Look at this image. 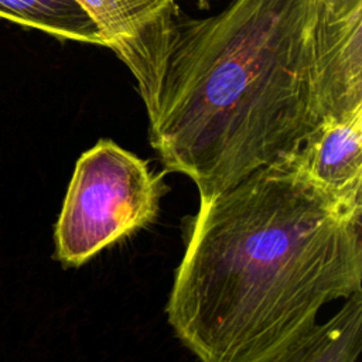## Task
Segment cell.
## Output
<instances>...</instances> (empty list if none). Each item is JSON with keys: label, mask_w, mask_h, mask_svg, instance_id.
<instances>
[{"label": "cell", "mask_w": 362, "mask_h": 362, "mask_svg": "<svg viewBox=\"0 0 362 362\" xmlns=\"http://www.w3.org/2000/svg\"><path fill=\"white\" fill-rule=\"evenodd\" d=\"M362 349V293L257 362H355Z\"/></svg>", "instance_id": "6"}, {"label": "cell", "mask_w": 362, "mask_h": 362, "mask_svg": "<svg viewBox=\"0 0 362 362\" xmlns=\"http://www.w3.org/2000/svg\"><path fill=\"white\" fill-rule=\"evenodd\" d=\"M0 17L58 40L102 45L93 18L78 0H0Z\"/></svg>", "instance_id": "7"}, {"label": "cell", "mask_w": 362, "mask_h": 362, "mask_svg": "<svg viewBox=\"0 0 362 362\" xmlns=\"http://www.w3.org/2000/svg\"><path fill=\"white\" fill-rule=\"evenodd\" d=\"M93 18L102 47L129 68L139 89L150 75L178 0H78Z\"/></svg>", "instance_id": "4"}, {"label": "cell", "mask_w": 362, "mask_h": 362, "mask_svg": "<svg viewBox=\"0 0 362 362\" xmlns=\"http://www.w3.org/2000/svg\"><path fill=\"white\" fill-rule=\"evenodd\" d=\"M137 92L165 171L211 198L291 157L328 119L362 109V0L180 11Z\"/></svg>", "instance_id": "1"}, {"label": "cell", "mask_w": 362, "mask_h": 362, "mask_svg": "<svg viewBox=\"0 0 362 362\" xmlns=\"http://www.w3.org/2000/svg\"><path fill=\"white\" fill-rule=\"evenodd\" d=\"M287 160L324 195L362 209V109L324 122Z\"/></svg>", "instance_id": "5"}, {"label": "cell", "mask_w": 362, "mask_h": 362, "mask_svg": "<svg viewBox=\"0 0 362 362\" xmlns=\"http://www.w3.org/2000/svg\"><path fill=\"white\" fill-rule=\"evenodd\" d=\"M168 187L164 173L109 139L81 154L54 229V257L79 267L148 226Z\"/></svg>", "instance_id": "3"}, {"label": "cell", "mask_w": 362, "mask_h": 362, "mask_svg": "<svg viewBox=\"0 0 362 362\" xmlns=\"http://www.w3.org/2000/svg\"><path fill=\"white\" fill-rule=\"evenodd\" d=\"M356 293L362 209L283 160L199 199L165 314L201 362H257Z\"/></svg>", "instance_id": "2"}]
</instances>
